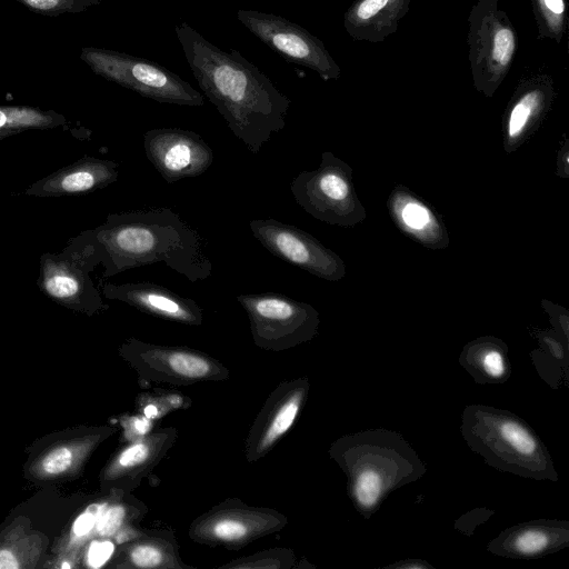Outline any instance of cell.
<instances>
[{
    "mask_svg": "<svg viewBox=\"0 0 569 569\" xmlns=\"http://www.w3.org/2000/svg\"><path fill=\"white\" fill-rule=\"evenodd\" d=\"M174 32L203 94L234 137L259 153L284 128L289 97L237 50H221L187 22L177 24Z\"/></svg>",
    "mask_w": 569,
    "mask_h": 569,
    "instance_id": "1",
    "label": "cell"
},
{
    "mask_svg": "<svg viewBox=\"0 0 569 569\" xmlns=\"http://www.w3.org/2000/svg\"><path fill=\"white\" fill-rule=\"evenodd\" d=\"M89 231L102 252L103 278L159 262L191 282L212 273L201 234L171 208L110 213Z\"/></svg>",
    "mask_w": 569,
    "mask_h": 569,
    "instance_id": "2",
    "label": "cell"
},
{
    "mask_svg": "<svg viewBox=\"0 0 569 569\" xmlns=\"http://www.w3.org/2000/svg\"><path fill=\"white\" fill-rule=\"evenodd\" d=\"M328 453L346 475L348 496L365 519H370L391 492L427 472L402 435L385 428L341 436Z\"/></svg>",
    "mask_w": 569,
    "mask_h": 569,
    "instance_id": "3",
    "label": "cell"
},
{
    "mask_svg": "<svg viewBox=\"0 0 569 569\" xmlns=\"http://www.w3.org/2000/svg\"><path fill=\"white\" fill-rule=\"evenodd\" d=\"M460 432L467 446L485 462L502 472L532 480L558 481L546 445L519 416L486 405H468Z\"/></svg>",
    "mask_w": 569,
    "mask_h": 569,
    "instance_id": "4",
    "label": "cell"
},
{
    "mask_svg": "<svg viewBox=\"0 0 569 569\" xmlns=\"http://www.w3.org/2000/svg\"><path fill=\"white\" fill-rule=\"evenodd\" d=\"M101 263L102 252L90 231L84 230L62 251L41 254L37 286L57 303L93 315L108 309L90 276Z\"/></svg>",
    "mask_w": 569,
    "mask_h": 569,
    "instance_id": "5",
    "label": "cell"
},
{
    "mask_svg": "<svg viewBox=\"0 0 569 569\" xmlns=\"http://www.w3.org/2000/svg\"><path fill=\"white\" fill-rule=\"evenodd\" d=\"M499 0H478L468 17L469 64L478 92L491 98L507 77L518 49L517 31Z\"/></svg>",
    "mask_w": 569,
    "mask_h": 569,
    "instance_id": "6",
    "label": "cell"
},
{
    "mask_svg": "<svg viewBox=\"0 0 569 569\" xmlns=\"http://www.w3.org/2000/svg\"><path fill=\"white\" fill-rule=\"evenodd\" d=\"M81 60L98 76L160 103L204 104L203 96L158 62L109 49L83 47Z\"/></svg>",
    "mask_w": 569,
    "mask_h": 569,
    "instance_id": "7",
    "label": "cell"
},
{
    "mask_svg": "<svg viewBox=\"0 0 569 569\" xmlns=\"http://www.w3.org/2000/svg\"><path fill=\"white\" fill-rule=\"evenodd\" d=\"M290 190L307 213L328 224L353 227L366 219L351 167L330 151L322 152L317 169L299 172Z\"/></svg>",
    "mask_w": 569,
    "mask_h": 569,
    "instance_id": "8",
    "label": "cell"
},
{
    "mask_svg": "<svg viewBox=\"0 0 569 569\" xmlns=\"http://www.w3.org/2000/svg\"><path fill=\"white\" fill-rule=\"evenodd\" d=\"M236 299L248 316L252 341L261 350H289L318 335L319 312L307 302L277 292L239 295Z\"/></svg>",
    "mask_w": 569,
    "mask_h": 569,
    "instance_id": "9",
    "label": "cell"
},
{
    "mask_svg": "<svg viewBox=\"0 0 569 569\" xmlns=\"http://www.w3.org/2000/svg\"><path fill=\"white\" fill-rule=\"evenodd\" d=\"M120 353L146 382L181 387L230 378V370L221 361L186 346L130 338L121 346Z\"/></svg>",
    "mask_w": 569,
    "mask_h": 569,
    "instance_id": "10",
    "label": "cell"
},
{
    "mask_svg": "<svg viewBox=\"0 0 569 569\" xmlns=\"http://www.w3.org/2000/svg\"><path fill=\"white\" fill-rule=\"evenodd\" d=\"M288 521L277 509L250 506L230 497L196 517L189 525L188 537L198 545L240 550L281 531Z\"/></svg>",
    "mask_w": 569,
    "mask_h": 569,
    "instance_id": "11",
    "label": "cell"
},
{
    "mask_svg": "<svg viewBox=\"0 0 569 569\" xmlns=\"http://www.w3.org/2000/svg\"><path fill=\"white\" fill-rule=\"evenodd\" d=\"M237 19L286 61L311 69L323 80L340 78L341 69L325 43L301 26L273 13L249 9L238 10Z\"/></svg>",
    "mask_w": 569,
    "mask_h": 569,
    "instance_id": "12",
    "label": "cell"
},
{
    "mask_svg": "<svg viewBox=\"0 0 569 569\" xmlns=\"http://www.w3.org/2000/svg\"><path fill=\"white\" fill-rule=\"evenodd\" d=\"M249 228L262 247L288 263L328 281H339L346 276L343 260L296 226L261 218L251 220Z\"/></svg>",
    "mask_w": 569,
    "mask_h": 569,
    "instance_id": "13",
    "label": "cell"
},
{
    "mask_svg": "<svg viewBox=\"0 0 569 569\" xmlns=\"http://www.w3.org/2000/svg\"><path fill=\"white\" fill-rule=\"evenodd\" d=\"M310 390L303 376L279 382L268 395L244 439L243 456L248 463L266 457L290 431L302 411Z\"/></svg>",
    "mask_w": 569,
    "mask_h": 569,
    "instance_id": "14",
    "label": "cell"
},
{
    "mask_svg": "<svg viewBox=\"0 0 569 569\" xmlns=\"http://www.w3.org/2000/svg\"><path fill=\"white\" fill-rule=\"evenodd\" d=\"M147 159L168 183L204 173L213 161L210 146L198 133L181 128H157L143 136Z\"/></svg>",
    "mask_w": 569,
    "mask_h": 569,
    "instance_id": "15",
    "label": "cell"
},
{
    "mask_svg": "<svg viewBox=\"0 0 569 569\" xmlns=\"http://www.w3.org/2000/svg\"><path fill=\"white\" fill-rule=\"evenodd\" d=\"M178 439L176 427H154L128 442L102 471V483L116 493H129L162 461Z\"/></svg>",
    "mask_w": 569,
    "mask_h": 569,
    "instance_id": "16",
    "label": "cell"
},
{
    "mask_svg": "<svg viewBox=\"0 0 569 569\" xmlns=\"http://www.w3.org/2000/svg\"><path fill=\"white\" fill-rule=\"evenodd\" d=\"M556 97L555 82L545 72L520 79L502 118L503 148L510 153L541 126Z\"/></svg>",
    "mask_w": 569,
    "mask_h": 569,
    "instance_id": "17",
    "label": "cell"
},
{
    "mask_svg": "<svg viewBox=\"0 0 569 569\" xmlns=\"http://www.w3.org/2000/svg\"><path fill=\"white\" fill-rule=\"evenodd\" d=\"M101 293L111 300L124 302L139 311L171 322L199 327L203 322L201 307L191 298L182 297L158 283L140 281L102 284Z\"/></svg>",
    "mask_w": 569,
    "mask_h": 569,
    "instance_id": "18",
    "label": "cell"
},
{
    "mask_svg": "<svg viewBox=\"0 0 569 569\" xmlns=\"http://www.w3.org/2000/svg\"><path fill=\"white\" fill-rule=\"evenodd\" d=\"M569 546V521L537 519L516 523L491 539L487 549L510 559H536Z\"/></svg>",
    "mask_w": 569,
    "mask_h": 569,
    "instance_id": "19",
    "label": "cell"
},
{
    "mask_svg": "<svg viewBox=\"0 0 569 569\" xmlns=\"http://www.w3.org/2000/svg\"><path fill=\"white\" fill-rule=\"evenodd\" d=\"M118 168L114 161L84 156L33 182L24 194L44 198L91 193L116 182Z\"/></svg>",
    "mask_w": 569,
    "mask_h": 569,
    "instance_id": "20",
    "label": "cell"
},
{
    "mask_svg": "<svg viewBox=\"0 0 569 569\" xmlns=\"http://www.w3.org/2000/svg\"><path fill=\"white\" fill-rule=\"evenodd\" d=\"M387 204L393 222L408 237L431 249L448 246V232L440 217L410 190L397 186Z\"/></svg>",
    "mask_w": 569,
    "mask_h": 569,
    "instance_id": "21",
    "label": "cell"
},
{
    "mask_svg": "<svg viewBox=\"0 0 569 569\" xmlns=\"http://www.w3.org/2000/svg\"><path fill=\"white\" fill-rule=\"evenodd\" d=\"M118 568L196 569L180 556L174 532L168 528L142 529L133 539L120 545Z\"/></svg>",
    "mask_w": 569,
    "mask_h": 569,
    "instance_id": "22",
    "label": "cell"
},
{
    "mask_svg": "<svg viewBox=\"0 0 569 569\" xmlns=\"http://www.w3.org/2000/svg\"><path fill=\"white\" fill-rule=\"evenodd\" d=\"M411 0H355L343 16V27L358 41L382 42L408 13Z\"/></svg>",
    "mask_w": 569,
    "mask_h": 569,
    "instance_id": "23",
    "label": "cell"
},
{
    "mask_svg": "<svg viewBox=\"0 0 569 569\" xmlns=\"http://www.w3.org/2000/svg\"><path fill=\"white\" fill-rule=\"evenodd\" d=\"M459 363L479 385L505 383L511 376L508 346L493 336L479 337L466 343Z\"/></svg>",
    "mask_w": 569,
    "mask_h": 569,
    "instance_id": "24",
    "label": "cell"
},
{
    "mask_svg": "<svg viewBox=\"0 0 569 569\" xmlns=\"http://www.w3.org/2000/svg\"><path fill=\"white\" fill-rule=\"evenodd\" d=\"M111 432L110 428H102L82 438L51 447L32 465L31 472L39 479L58 478L71 473Z\"/></svg>",
    "mask_w": 569,
    "mask_h": 569,
    "instance_id": "25",
    "label": "cell"
},
{
    "mask_svg": "<svg viewBox=\"0 0 569 569\" xmlns=\"http://www.w3.org/2000/svg\"><path fill=\"white\" fill-rule=\"evenodd\" d=\"M538 348L530 358L538 376L552 389L569 386V345L551 330L536 333Z\"/></svg>",
    "mask_w": 569,
    "mask_h": 569,
    "instance_id": "26",
    "label": "cell"
},
{
    "mask_svg": "<svg viewBox=\"0 0 569 569\" xmlns=\"http://www.w3.org/2000/svg\"><path fill=\"white\" fill-rule=\"evenodd\" d=\"M148 512L147 505L129 493H116L100 515L93 537L113 538L120 530L138 526Z\"/></svg>",
    "mask_w": 569,
    "mask_h": 569,
    "instance_id": "27",
    "label": "cell"
},
{
    "mask_svg": "<svg viewBox=\"0 0 569 569\" xmlns=\"http://www.w3.org/2000/svg\"><path fill=\"white\" fill-rule=\"evenodd\" d=\"M66 123L64 116L53 110L29 106H0V132L9 136L31 129H53Z\"/></svg>",
    "mask_w": 569,
    "mask_h": 569,
    "instance_id": "28",
    "label": "cell"
},
{
    "mask_svg": "<svg viewBox=\"0 0 569 569\" xmlns=\"http://www.w3.org/2000/svg\"><path fill=\"white\" fill-rule=\"evenodd\" d=\"M538 27V39L560 43L568 26L567 0H530Z\"/></svg>",
    "mask_w": 569,
    "mask_h": 569,
    "instance_id": "29",
    "label": "cell"
},
{
    "mask_svg": "<svg viewBox=\"0 0 569 569\" xmlns=\"http://www.w3.org/2000/svg\"><path fill=\"white\" fill-rule=\"evenodd\" d=\"M296 562L292 549L276 547L234 558L217 569H292Z\"/></svg>",
    "mask_w": 569,
    "mask_h": 569,
    "instance_id": "30",
    "label": "cell"
},
{
    "mask_svg": "<svg viewBox=\"0 0 569 569\" xmlns=\"http://www.w3.org/2000/svg\"><path fill=\"white\" fill-rule=\"evenodd\" d=\"M191 399L182 393L168 390L141 392L136 399L137 410L149 419H161L170 411L187 409Z\"/></svg>",
    "mask_w": 569,
    "mask_h": 569,
    "instance_id": "31",
    "label": "cell"
},
{
    "mask_svg": "<svg viewBox=\"0 0 569 569\" xmlns=\"http://www.w3.org/2000/svg\"><path fill=\"white\" fill-rule=\"evenodd\" d=\"M112 497L113 492H111L110 499L92 502L77 516L70 529L67 543L68 549H77L83 546L89 538L93 537L98 519Z\"/></svg>",
    "mask_w": 569,
    "mask_h": 569,
    "instance_id": "32",
    "label": "cell"
},
{
    "mask_svg": "<svg viewBox=\"0 0 569 569\" xmlns=\"http://www.w3.org/2000/svg\"><path fill=\"white\" fill-rule=\"evenodd\" d=\"M29 10L58 17L63 13H80L100 3L101 0H16Z\"/></svg>",
    "mask_w": 569,
    "mask_h": 569,
    "instance_id": "33",
    "label": "cell"
},
{
    "mask_svg": "<svg viewBox=\"0 0 569 569\" xmlns=\"http://www.w3.org/2000/svg\"><path fill=\"white\" fill-rule=\"evenodd\" d=\"M116 543L111 538H96L90 541L84 553V563L92 569H99L112 559Z\"/></svg>",
    "mask_w": 569,
    "mask_h": 569,
    "instance_id": "34",
    "label": "cell"
},
{
    "mask_svg": "<svg viewBox=\"0 0 569 569\" xmlns=\"http://www.w3.org/2000/svg\"><path fill=\"white\" fill-rule=\"evenodd\" d=\"M119 421L128 442L144 437L156 427V420L149 419L140 412L121 417Z\"/></svg>",
    "mask_w": 569,
    "mask_h": 569,
    "instance_id": "35",
    "label": "cell"
},
{
    "mask_svg": "<svg viewBox=\"0 0 569 569\" xmlns=\"http://www.w3.org/2000/svg\"><path fill=\"white\" fill-rule=\"evenodd\" d=\"M493 509L486 507H477L472 510L461 515L453 523V528L463 535L470 537L476 528L485 523L489 518L495 515Z\"/></svg>",
    "mask_w": 569,
    "mask_h": 569,
    "instance_id": "36",
    "label": "cell"
},
{
    "mask_svg": "<svg viewBox=\"0 0 569 569\" xmlns=\"http://www.w3.org/2000/svg\"><path fill=\"white\" fill-rule=\"evenodd\" d=\"M542 306L549 315L552 330L556 331L561 339L569 345V315L568 311L559 306H556L547 300H542Z\"/></svg>",
    "mask_w": 569,
    "mask_h": 569,
    "instance_id": "37",
    "label": "cell"
},
{
    "mask_svg": "<svg viewBox=\"0 0 569 569\" xmlns=\"http://www.w3.org/2000/svg\"><path fill=\"white\" fill-rule=\"evenodd\" d=\"M382 569H433V566L422 559L409 558L387 565Z\"/></svg>",
    "mask_w": 569,
    "mask_h": 569,
    "instance_id": "38",
    "label": "cell"
},
{
    "mask_svg": "<svg viewBox=\"0 0 569 569\" xmlns=\"http://www.w3.org/2000/svg\"><path fill=\"white\" fill-rule=\"evenodd\" d=\"M568 156H569L568 139H565L563 146H562L561 150L559 151L558 163H557V167H558L557 174L559 177L568 178V176H569Z\"/></svg>",
    "mask_w": 569,
    "mask_h": 569,
    "instance_id": "39",
    "label": "cell"
},
{
    "mask_svg": "<svg viewBox=\"0 0 569 569\" xmlns=\"http://www.w3.org/2000/svg\"><path fill=\"white\" fill-rule=\"evenodd\" d=\"M8 137H10V136L7 133L0 132V140H3L4 138H8Z\"/></svg>",
    "mask_w": 569,
    "mask_h": 569,
    "instance_id": "40",
    "label": "cell"
},
{
    "mask_svg": "<svg viewBox=\"0 0 569 569\" xmlns=\"http://www.w3.org/2000/svg\"><path fill=\"white\" fill-rule=\"evenodd\" d=\"M0 264H1V257H0Z\"/></svg>",
    "mask_w": 569,
    "mask_h": 569,
    "instance_id": "41",
    "label": "cell"
}]
</instances>
